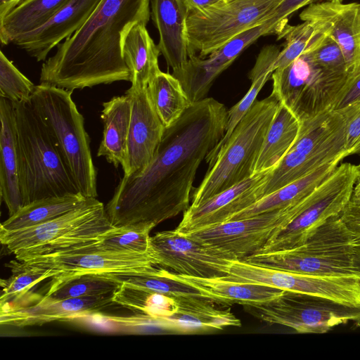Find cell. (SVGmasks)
<instances>
[{
  "label": "cell",
  "instance_id": "obj_1",
  "mask_svg": "<svg viewBox=\"0 0 360 360\" xmlns=\"http://www.w3.org/2000/svg\"><path fill=\"white\" fill-rule=\"evenodd\" d=\"M228 110L213 98L193 103L165 128L150 163L141 172L123 176L105 206L113 226L158 224L190 206L197 170L224 137Z\"/></svg>",
  "mask_w": 360,
  "mask_h": 360
},
{
  "label": "cell",
  "instance_id": "obj_2",
  "mask_svg": "<svg viewBox=\"0 0 360 360\" xmlns=\"http://www.w3.org/2000/svg\"><path fill=\"white\" fill-rule=\"evenodd\" d=\"M150 0H101L85 23L41 65L40 84L68 91L131 82L122 41L135 24H148Z\"/></svg>",
  "mask_w": 360,
  "mask_h": 360
},
{
  "label": "cell",
  "instance_id": "obj_3",
  "mask_svg": "<svg viewBox=\"0 0 360 360\" xmlns=\"http://www.w3.org/2000/svg\"><path fill=\"white\" fill-rule=\"evenodd\" d=\"M12 103L23 206L49 197L81 193L53 139L30 105Z\"/></svg>",
  "mask_w": 360,
  "mask_h": 360
},
{
  "label": "cell",
  "instance_id": "obj_4",
  "mask_svg": "<svg viewBox=\"0 0 360 360\" xmlns=\"http://www.w3.org/2000/svg\"><path fill=\"white\" fill-rule=\"evenodd\" d=\"M73 91L35 85L29 104L46 125L64 158L79 192L96 198L97 171L84 119L72 98Z\"/></svg>",
  "mask_w": 360,
  "mask_h": 360
},
{
  "label": "cell",
  "instance_id": "obj_5",
  "mask_svg": "<svg viewBox=\"0 0 360 360\" xmlns=\"http://www.w3.org/2000/svg\"><path fill=\"white\" fill-rule=\"evenodd\" d=\"M278 105L272 94L255 101L195 189L191 206H197L254 175L256 161Z\"/></svg>",
  "mask_w": 360,
  "mask_h": 360
},
{
  "label": "cell",
  "instance_id": "obj_6",
  "mask_svg": "<svg viewBox=\"0 0 360 360\" xmlns=\"http://www.w3.org/2000/svg\"><path fill=\"white\" fill-rule=\"evenodd\" d=\"M356 246L352 232L340 214L325 221L298 247L272 252H257L241 261L303 274L360 276L354 264Z\"/></svg>",
  "mask_w": 360,
  "mask_h": 360
},
{
  "label": "cell",
  "instance_id": "obj_7",
  "mask_svg": "<svg viewBox=\"0 0 360 360\" xmlns=\"http://www.w3.org/2000/svg\"><path fill=\"white\" fill-rule=\"evenodd\" d=\"M114 227L103 202L89 198L75 209L44 224L16 231L0 230V241L15 259L22 260L94 243Z\"/></svg>",
  "mask_w": 360,
  "mask_h": 360
},
{
  "label": "cell",
  "instance_id": "obj_8",
  "mask_svg": "<svg viewBox=\"0 0 360 360\" xmlns=\"http://www.w3.org/2000/svg\"><path fill=\"white\" fill-rule=\"evenodd\" d=\"M283 0H229L189 13L188 58L206 57L238 34L263 24Z\"/></svg>",
  "mask_w": 360,
  "mask_h": 360
},
{
  "label": "cell",
  "instance_id": "obj_9",
  "mask_svg": "<svg viewBox=\"0 0 360 360\" xmlns=\"http://www.w3.org/2000/svg\"><path fill=\"white\" fill-rule=\"evenodd\" d=\"M359 175L356 165L349 162L338 165L306 197L296 217L257 252L281 251L301 245L325 221L342 213L350 201Z\"/></svg>",
  "mask_w": 360,
  "mask_h": 360
},
{
  "label": "cell",
  "instance_id": "obj_10",
  "mask_svg": "<svg viewBox=\"0 0 360 360\" xmlns=\"http://www.w3.org/2000/svg\"><path fill=\"white\" fill-rule=\"evenodd\" d=\"M244 308L262 321L287 326L298 333H325L348 322L360 326V306L288 290L268 302Z\"/></svg>",
  "mask_w": 360,
  "mask_h": 360
},
{
  "label": "cell",
  "instance_id": "obj_11",
  "mask_svg": "<svg viewBox=\"0 0 360 360\" xmlns=\"http://www.w3.org/2000/svg\"><path fill=\"white\" fill-rule=\"evenodd\" d=\"M271 94L300 122L330 110L347 78L330 75L319 67L309 52L271 76Z\"/></svg>",
  "mask_w": 360,
  "mask_h": 360
},
{
  "label": "cell",
  "instance_id": "obj_12",
  "mask_svg": "<svg viewBox=\"0 0 360 360\" xmlns=\"http://www.w3.org/2000/svg\"><path fill=\"white\" fill-rule=\"evenodd\" d=\"M305 198L283 209L226 221L184 235L241 260L259 250L288 225L303 207Z\"/></svg>",
  "mask_w": 360,
  "mask_h": 360
},
{
  "label": "cell",
  "instance_id": "obj_13",
  "mask_svg": "<svg viewBox=\"0 0 360 360\" xmlns=\"http://www.w3.org/2000/svg\"><path fill=\"white\" fill-rule=\"evenodd\" d=\"M230 278L269 285L283 290L318 296L360 306V276H320L292 273L234 260Z\"/></svg>",
  "mask_w": 360,
  "mask_h": 360
},
{
  "label": "cell",
  "instance_id": "obj_14",
  "mask_svg": "<svg viewBox=\"0 0 360 360\" xmlns=\"http://www.w3.org/2000/svg\"><path fill=\"white\" fill-rule=\"evenodd\" d=\"M148 252L157 265L170 268L176 274L199 278L227 277L229 266L237 260L175 229L150 236Z\"/></svg>",
  "mask_w": 360,
  "mask_h": 360
},
{
  "label": "cell",
  "instance_id": "obj_15",
  "mask_svg": "<svg viewBox=\"0 0 360 360\" xmlns=\"http://www.w3.org/2000/svg\"><path fill=\"white\" fill-rule=\"evenodd\" d=\"M27 264L63 274H155L159 269L148 253L103 250L94 243L68 250L24 259Z\"/></svg>",
  "mask_w": 360,
  "mask_h": 360
},
{
  "label": "cell",
  "instance_id": "obj_16",
  "mask_svg": "<svg viewBox=\"0 0 360 360\" xmlns=\"http://www.w3.org/2000/svg\"><path fill=\"white\" fill-rule=\"evenodd\" d=\"M113 295L114 293H108L53 300L30 293L15 303L0 305V321L2 325L25 327L79 318L102 311L115 304Z\"/></svg>",
  "mask_w": 360,
  "mask_h": 360
},
{
  "label": "cell",
  "instance_id": "obj_17",
  "mask_svg": "<svg viewBox=\"0 0 360 360\" xmlns=\"http://www.w3.org/2000/svg\"><path fill=\"white\" fill-rule=\"evenodd\" d=\"M300 18L339 45L348 77L360 73V4H344L338 0L314 3L300 13Z\"/></svg>",
  "mask_w": 360,
  "mask_h": 360
},
{
  "label": "cell",
  "instance_id": "obj_18",
  "mask_svg": "<svg viewBox=\"0 0 360 360\" xmlns=\"http://www.w3.org/2000/svg\"><path fill=\"white\" fill-rule=\"evenodd\" d=\"M269 34L266 22L248 30L212 52L206 57L192 56L172 75L181 82L193 103L206 98L214 79L250 44Z\"/></svg>",
  "mask_w": 360,
  "mask_h": 360
},
{
  "label": "cell",
  "instance_id": "obj_19",
  "mask_svg": "<svg viewBox=\"0 0 360 360\" xmlns=\"http://www.w3.org/2000/svg\"><path fill=\"white\" fill-rule=\"evenodd\" d=\"M131 100V114L127 150L122 164L124 175L142 172L152 161L165 129L149 98L147 88L130 87L127 91Z\"/></svg>",
  "mask_w": 360,
  "mask_h": 360
},
{
  "label": "cell",
  "instance_id": "obj_20",
  "mask_svg": "<svg viewBox=\"0 0 360 360\" xmlns=\"http://www.w3.org/2000/svg\"><path fill=\"white\" fill-rule=\"evenodd\" d=\"M267 172L255 174L197 206L190 205L175 230L186 234L229 221L234 214L257 201L255 189L262 183Z\"/></svg>",
  "mask_w": 360,
  "mask_h": 360
},
{
  "label": "cell",
  "instance_id": "obj_21",
  "mask_svg": "<svg viewBox=\"0 0 360 360\" xmlns=\"http://www.w3.org/2000/svg\"><path fill=\"white\" fill-rule=\"evenodd\" d=\"M101 0H70L39 27L15 39L13 44L37 61L71 37L85 23Z\"/></svg>",
  "mask_w": 360,
  "mask_h": 360
},
{
  "label": "cell",
  "instance_id": "obj_22",
  "mask_svg": "<svg viewBox=\"0 0 360 360\" xmlns=\"http://www.w3.org/2000/svg\"><path fill=\"white\" fill-rule=\"evenodd\" d=\"M188 14L181 0H151L150 17L159 34L158 46L173 71L188 60Z\"/></svg>",
  "mask_w": 360,
  "mask_h": 360
},
{
  "label": "cell",
  "instance_id": "obj_23",
  "mask_svg": "<svg viewBox=\"0 0 360 360\" xmlns=\"http://www.w3.org/2000/svg\"><path fill=\"white\" fill-rule=\"evenodd\" d=\"M0 193L9 216L23 206L19 183V157L14 107L0 98Z\"/></svg>",
  "mask_w": 360,
  "mask_h": 360
},
{
  "label": "cell",
  "instance_id": "obj_24",
  "mask_svg": "<svg viewBox=\"0 0 360 360\" xmlns=\"http://www.w3.org/2000/svg\"><path fill=\"white\" fill-rule=\"evenodd\" d=\"M168 274L195 287L209 300L220 304H259L278 297L284 291L264 284L226 277L199 278L169 271Z\"/></svg>",
  "mask_w": 360,
  "mask_h": 360
},
{
  "label": "cell",
  "instance_id": "obj_25",
  "mask_svg": "<svg viewBox=\"0 0 360 360\" xmlns=\"http://www.w3.org/2000/svg\"><path fill=\"white\" fill-rule=\"evenodd\" d=\"M131 114V100L126 94L103 103V132L97 155L115 167L122 165L125 158Z\"/></svg>",
  "mask_w": 360,
  "mask_h": 360
},
{
  "label": "cell",
  "instance_id": "obj_26",
  "mask_svg": "<svg viewBox=\"0 0 360 360\" xmlns=\"http://www.w3.org/2000/svg\"><path fill=\"white\" fill-rule=\"evenodd\" d=\"M122 56L131 72V87L147 88L150 81L160 71V49L150 36L146 25H134L124 35Z\"/></svg>",
  "mask_w": 360,
  "mask_h": 360
},
{
  "label": "cell",
  "instance_id": "obj_27",
  "mask_svg": "<svg viewBox=\"0 0 360 360\" xmlns=\"http://www.w3.org/2000/svg\"><path fill=\"white\" fill-rule=\"evenodd\" d=\"M341 160V159H338L322 165L307 176L262 198L234 214L229 220L250 218L299 202L333 173Z\"/></svg>",
  "mask_w": 360,
  "mask_h": 360
},
{
  "label": "cell",
  "instance_id": "obj_28",
  "mask_svg": "<svg viewBox=\"0 0 360 360\" xmlns=\"http://www.w3.org/2000/svg\"><path fill=\"white\" fill-rule=\"evenodd\" d=\"M279 53L280 49L275 45H266L260 51L249 74V78L252 82L250 89L239 102L228 110L224 136L205 158L209 167L212 166L219 151L227 142L236 125L252 107L258 94L271 77L274 72L273 65Z\"/></svg>",
  "mask_w": 360,
  "mask_h": 360
},
{
  "label": "cell",
  "instance_id": "obj_29",
  "mask_svg": "<svg viewBox=\"0 0 360 360\" xmlns=\"http://www.w3.org/2000/svg\"><path fill=\"white\" fill-rule=\"evenodd\" d=\"M300 122L285 106L279 103L255 163L254 174L274 168L294 143Z\"/></svg>",
  "mask_w": 360,
  "mask_h": 360
},
{
  "label": "cell",
  "instance_id": "obj_30",
  "mask_svg": "<svg viewBox=\"0 0 360 360\" xmlns=\"http://www.w3.org/2000/svg\"><path fill=\"white\" fill-rule=\"evenodd\" d=\"M70 0H23L0 19L2 44L13 43L20 36L44 24Z\"/></svg>",
  "mask_w": 360,
  "mask_h": 360
},
{
  "label": "cell",
  "instance_id": "obj_31",
  "mask_svg": "<svg viewBox=\"0 0 360 360\" xmlns=\"http://www.w3.org/2000/svg\"><path fill=\"white\" fill-rule=\"evenodd\" d=\"M88 198L82 193H70L32 202L9 216L0 230L16 231L44 224L75 209Z\"/></svg>",
  "mask_w": 360,
  "mask_h": 360
},
{
  "label": "cell",
  "instance_id": "obj_32",
  "mask_svg": "<svg viewBox=\"0 0 360 360\" xmlns=\"http://www.w3.org/2000/svg\"><path fill=\"white\" fill-rule=\"evenodd\" d=\"M122 283L111 274H63L53 278L44 296L63 300L115 293Z\"/></svg>",
  "mask_w": 360,
  "mask_h": 360
},
{
  "label": "cell",
  "instance_id": "obj_33",
  "mask_svg": "<svg viewBox=\"0 0 360 360\" xmlns=\"http://www.w3.org/2000/svg\"><path fill=\"white\" fill-rule=\"evenodd\" d=\"M147 91L165 128L175 123L192 104L180 81L161 70L150 81Z\"/></svg>",
  "mask_w": 360,
  "mask_h": 360
},
{
  "label": "cell",
  "instance_id": "obj_34",
  "mask_svg": "<svg viewBox=\"0 0 360 360\" xmlns=\"http://www.w3.org/2000/svg\"><path fill=\"white\" fill-rule=\"evenodd\" d=\"M334 160L326 156H310L290 149L279 163L266 173L262 183L255 189L257 201Z\"/></svg>",
  "mask_w": 360,
  "mask_h": 360
},
{
  "label": "cell",
  "instance_id": "obj_35",
  "mask_svg": "<svg viewBox=\"0 0 360 360\" xmlns=\"http://www.w3.org/2000/svg\"><path fill=\"white\" fill-rule=\"evenodd\" d=\"M114 293L115 304L126 307L147 319L170 315L177 308L179 297H173L122 282Z\"/></svg>",
  "mask_w": 360,
  "mask_h": 360
},
{
  "label": "cell",
  "instance_id": "obj_36",
  "mask_svg": "<svg viewBox=\"0 0 360 360\" xmlns=\"http://www.w3.org/2000/svg\"><path fill=\"white\" fill-rule=\"evenodd\" d=\"M6 266L11 269V276L8 279L1 280L3 289L0 304L18 302L27 296L37 283L63 274L59 271L30 264L17 259Z\"/></svg>",
  "mask_w": 360,
  "mask_h": 360
},
{
  "label": "cell",
  "instance_id": "obj_37",
  "mask_svg": "<svg viewBox=\"0 0 360 360\" xmlns=\"http://www.w3.org/2000/svg\"><path fill=\"white\" fill-rule=\"evenodd\" d=\"M121 282L130 283L173 297H196L209 300L195 287L169 275L168 271L159 269L155 274H111Z\"/></svg>",
  "mask_w": 360,
  "mask_h": 360
},
{
  "label": "cell",
  "instance_id": "obj_38",
  "mask_svg": "<svg viewBox=\"0 0 360 360\" xmlns=\"http://www.w3.org/2000/svg\"><path fill=\"white\" fill-rule=\"evenodd\" d=\"M277 35L278 39H285V44L273 65L274 71L290 64L311 50L325 36L307 21L297 25L287 24Z\"/></svg>",
  "mask_w": 360,
  "mask_h": 360
},
{
  "label": "cell",
  "instance_id": "obj_39",
  "mask_svg": "<svg viewBox=\"0 0 360 360\" xmlns=\"http://www.w3.org/2000/svg\"><path fill=\"white\" fill-rule=\"evenodd\" d=\"M154 227L144 224L114 227L103 234L94 245L108 251L148 253L150 232Z\"/></svg>",
  "mask_w": 360,
  "mask_h": 360
},
{
  "label": "cell",
  "instance_id": "obj_40",
  "mask_svg": "<svg viewBox=\"0 0 360 360\" xmlns=\"http://www.w3.org/2000/svg\"><path fill=\"white\" fill-rule=\"evenodd\" d=\"M35 85L0 52V96L12 103H29Z\"/></svg>",
  "mask_w": 360,
  "mask_h": 360
},
{
  "label": "cell",
  "instance_id": "obj_41",
  "mask_svg": "<svg viewBox=\"0 0 360 360\" xmlns=\"http://www.w3.org/2000/svg\"><path fill=\"white\" fill-rule=\"evenodd\" d=\"M309 53L313 61L321 69L338 77H348L345 60L339 45L325 34Z\"/></svg>",
  "mask_w": 360,
  "mask_h": 360
},
{
  "label": "cell",
  "instance_id": "obj_42",
  "mask_svg": "<svg viewBox=\"0 0 360 360\" xmlns=\"http://www.w3.org/2000/svg\"><path fill=\"white\" fill-rule=\"evenodd\" d=\"M346 119L345 150L360 155V101L338 110Z\"/></svg>",
  "mask_w": 360,
  "mask_h": 360
},
{
  "label": "cell",
  "instance_id": "obj_43",
  "mask_svg": "<svg viewBox=\"0 0 360 360\" xmlns=\"http://www.w3.org/2000/svg\"><path fill=\"white\" fill-rule=\"evenodd\" d=\"M333 0H283L266 21L269 34H278L288 24V18L298 9L309 4ZM343 1V0H338Z\"/></svg>",
  "mask_w": 360,
  "mask_h": 360
},
{
  "label": "cell",
  "instance_id": "obj_44",
  "mask_svg": "<svg viewBox=\"0 0 360 360\" xmlns=\"http://www.w3.org/2000/svg\"><path fill=\"white\" fill-rule=\"evenodd\" d=\"M359 101H360V73L354 77H347L333 103L330 110L338 111Z\"/></svg>",
  "mask_w": 360,
  "mask_h": 360
},
{
  "label": "cell",
  "instance_id": "obj_45",
  "mask_svg": "<svg viewBox=\"0 0 360 360\" xmlns=\"http://www.w3.org/2000/svg\"><path fill=\"white\" fill-rule=\"evenodd\" d=\"M340 217L352 232L356 245H360V203L352 204L349 202Z\"/></svg>",
  "mask_w": 360,
  "mask_h": 360
},
{
  "label": "cell",
  "instance_id": "obj_46",
  "mask_svg": "<svg viewBox=\"0 0 360 360\" xmlns=\"http://www.w3.org/2000/svg\"><path fill=\"white\" fill-rule=\"evenodd\" d=\"M186 6L188 13L211 6L219 0H181Z\"/></svg>",
  "mask_w": 360,
  "mask_h": 360
},
{
  "label": "cell",
  "instance_id": "obj_47",
  "mask_svg": "<svg viewBox=\"0 0 360 360\" xmlns=\"http://www.w3.org/2000/svg\"><path fill=\"white\" fill-rule=\"evenodd\" d=\"M23 0H0V19L6 16Z\"/></svg>",
  "mask_w": 360,
  "mask_h": 360
},
{
  "label": "cell",
  "instance_id": "obj_48",
  "mask_svg": "<svg viewBox=\"0 0 360 360\" xmlns=\"http://www.w3.org/2000/svg\"><path fill=\"white\" fill-rule=\"evenodd\" d=\"M349 202L352 204L360 203V174L355 183Z\"/></svg>",
  "mask_w": 360,
  "mask_h": 360
},
{
  "label": "cell",
  "instance_id": "obj_49",
  "mask_svg": "<svg viewBox=\"0 0 360 360\" xmlns=\"http://www.w3.org/2000/svg\"><path fill=\"white\" fill-rule=\"evenodd\" d=\"M354 264L358 271L360 273V245L356 246L354 253Z\"/></svg>",
  "mask_w": 360,
  "mask_h": 360
},
{
  "label": "cell",
  "instance_id": "obj_50",
  "mask_svg": "<svg viewBox=\"0 0 360 360\" xmlns=\"http://www.w3.org/2000/svg\"><path fill=\"white\" fill-rule=\"evenodd\" d=\"M356 167L358 169V171H359V173L360 174V164H359L358 165H356Z\"/></svg>",
  "mask_w": 360,
  "mask_h": 360
}]
</instances>
